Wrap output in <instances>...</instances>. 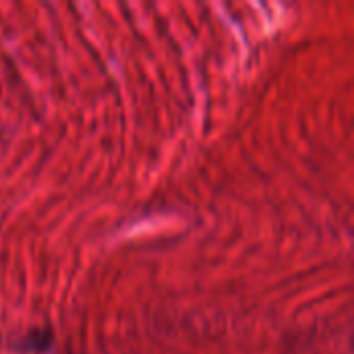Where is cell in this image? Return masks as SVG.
<instances>
[{
    "label": "cell",
    "mask_w": 354,
    "mask_h": 354,
    "mask_svg": "<svg viewBox=\"0 0 354 354\" xmlns=\"http://www.w3.org/2000/svg\"><path fill=\"white\" fill-rule=\"evenodd\" d=\"M52 340H54V336L50 330H31L29 334H25L21 338V342L17 346L23 353H46L52 346Z\"/></svg>",
    "instance_id": "6da1fadb"
}]
</instances>
